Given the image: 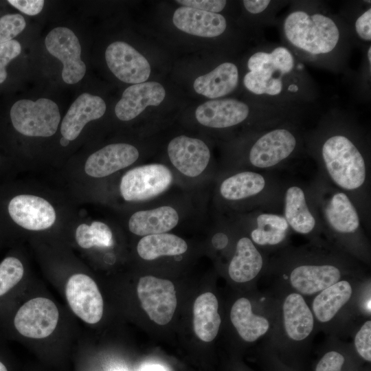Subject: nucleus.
<instances>
[{"label":"nucleus","mask_w":371,"mask_h":371,"mask_svg":"<svg viewBox=\"0 0 371 371\" xmlns=\"http://www.w3.org/2000/svg\"><path fill=\"white\" fill-rule=\"evenodd\" d=\"M58 317L54 302L45 297H36L19 308L14 318V325L24 337L43 339L54 332Z\"/></svg>","instance_id":"obj_9"},{"label":"nucleus","mask_w":371,"mask_h":371,"mask_svg":"<svg viewBox=\"0 0 371 371\" xmlns=\"http://www.w3.org/2000/svg\"><path fill=\"white\" fill-rule=\"evenodd\" d=\"M166 91L157 82H144L127 87L115 107L117 117L122 121L134 119L148 106H158L164 99Z\"/></svg>","instance_id":"obj_16"},{"label":"nucleus","mask_w":371,"mask_h":371,"mask_svg":"<svg viewBox=\"0 0 371 371\" xmlns=\"http://www.w3.org/2000/svg\"><path fill=\"white\" fill-rule=\"evenodd\" d=\"M24 268L16 257L8 256L0 262V297L8 293L22 279Z\"/></svg>","instance_id":"obj_32"},{"label":"nucleus","mask_w":371,"mask_h":371,"mask_svg":"<svg viewBox=\"0 0 371 371\" xmlns=\"http://www.w3.org/2000/svg\"><path fill=\"white\" fill-rule=\"evenodd\" d=\"M352 293L351 284L347 280H339L320 291L312 303L317 319L322 323L331 320L348 302Z\"/></svg>","instance_id":"obj_28"},{"label":"nucleus","mask_w":371,"mask_h":371,"mask_svg":"<svg viewBox=\"0 0 371 371\" xmlns=\"http://www.w3.org/2000/svg\"><path fill=\"white\" fill-rule=\"evenodd\" d=\"M290 227L282 214L258 212L254 218L250 239L259 246L273 247L282 243L287 238Z\"/></svg>","instance_id":"obj_25"},{"label":"nucleus","mask_w":371,"mask_h":371,"mask_svg":"<svg viewBox=\"0 0 371 371\" xmlns=\"http://www.w3.org/2000/svg\"><path fill=\"white\" fill-rule=\"evenodd\" d=\"M270 54L272 63L278 72L285 74L292 70L294 65L293 58L286 48L276 47Z\"/></svg>","instance_id":"obj_36"},{"label":"nucleus","mask_w":371,"mask_h":371,"mask_svg":"<svg viewBox=\"0 0 371 371\" xmlns=\"http://www.w3.org/2000/svg\"><path fill=\"white\" fill-rule=\"evenodd\" d=\"M105 59L111 71L124 82L142 83L150 74V66L146 58L125 42L110 44L105 52Z\"/></svg>","instance_id":"obj_11"},{"label":"nucleus","mask_w":371,"mask_h":371,"mask_svg":"<svg viewBox=\"0 0 371 371\" xmlns=\"http://www.w3.org/2000/svg\"><path fill=\"white\" fill-rule=\"evenodd\" d=\"M176 2L185 7L214 13L222 11L227 3L223 0H177Z\"/></svg>","instance_id":"obj_38"},{"label":"nucleus","mask_w":371,"mask_h":371,"mask_svg":"<svg viewBox=\"0 0 371 371\" xmlns=\"http://www.w3.org/2000/svg\"><path fill=\"white\" fill-rule=\"evenodd\" d=\"M263 266V256L255 244L248 237L240 238L228 267L231 279L239 283L249 282L259 274Z\"/></svg>","instance_id":"obj_22"},{"label":"nucleus","mask_w":371,"mask_h":371,"mask_svg":"<svg viewBox=\"0 0 371 371\" xmlns=\"http://www.w3.org/2000/svg\"><path fill=\"white\" fill-rule=\"evenodd\" d=\"M368 60H369V63L371 62V47H370L368 50Z\"/></svg>","instance_id":"obj_47"},{"label":"nucleus","mask_w":371,"mask_h":371,"mask_svg":"<svg viewBox=\"0 0 371 371\" xmlns=\"http://www.w3.org/2000/svg\"><path fill=\"white\" fill-rule=\"evenodd\" d=\"M355 346L359 355L367 361H371V321L366 322L357 333Z\"/></svg>","instance_id":"obj_35"},{"label":"nucleus","mask_w":371,"mask_h":371,"mask_svg":"<svg viewBox=\"0 0 371 371\" xmlns=\"http://www.w3.org/2000/svg\"><path fill=\"white\" fill-rule=\"evenodd\" d=\"M216 297L210 292L200 295L193 306V326L196 335L205 342L216 337L221 325Z\"/></svg>","instance_id":"obj_26"},{"label":"nucleus","mask_w":371,"mask_h":371,"mask_svg":"<svg viewBox=\"0 0 371 371\" xmlns=\"http://www.w3.org/2000/svg\"><path fill=\"white\" fill-rule=\"evenodd\" d=\"M344 357L337 351L326 352L318 362L315 371H341Z\"/></svg>","instance_id":"obj_39"},{"label":"nucleus","mask_w":371,"mask_h":371,"mask_svg":"<svg viewBox=\"0 0 371 371\" xmlns=\"http://www.w3.org/2000/svg\"><path fill=\"white\" fill-rule=\"evenodd\" d=\"M25 18L20 14L7 13L0 16V44L14 40L25 28Z\"/></svg>","instance_id":"obj_33"},{"label":"nucleus","mask_w":371,"mask_h":371,"mask_svg":"<svg viewBox=\"0 0 371 371\" xmlns=\"http://www.w3.org/2000/svg\"><path fill=\"white\" fill-rule=\"evenodd\" d=\"M65 295L72 311L88 324H96L103 314V300L95 281L83 273L72 275L66 284Z\"/></svg>","instance_id":"obj_10"},{"label":"nucleus","mask_w":371,"mask_h":371,"mask_svg":"<svg viewBox=\"0 0 371 371\" xmlns=\"http://www.w3.org/2000/svg\"><path fill=\"white\" fill-rule=\"evenodd\" d=\"M172 21L179 30L202 37L218 36L227 26L225 17L220 14L185 6L175 11Z\"/></svg>","instance_id":"obj_20"},{"label":"nucleus","mask_w":371,"mask_h":371,"mask_svg":"<svg viewBox=\"0 0 371 371\" xmlns=\"http://www.w3.org/2000/svg\"><path fill=\"white\" fill-rule=\"evenodd\" d=\"M76 240L83 249L94 246L107 247L113 245V235L107 225L99 221L93 222L91 225H80L76 231Z\"/></svg>","instance_id":"obj_30"},{"label":"nucleus","mask_w":371,"mask_h":371,"mask_svg":"<svg viewBox=\"0 0 371 371\" xmlns=\"http://www.w3.org/2000/svg\"><path fill=\"white\" fill-rule=\"evenodd\" d=\"M69 140L67 139L66 138L62 137L60 141V143L61 146H66L69 144Z\"/></svg>","instance_id":"obj_45"},{"label":"nucleus","mask_w":371,"mask_h":371,"mask_svg":"<svg viewBox=\"0 0 371 371\" xmlns=\"http://www.w3.org/2000/svg\"><path fill=\"white\" fill-rule=\"evenodd\" d=\"M243 5L246 10L252 14L263 12L270 3L269 0H244Z\"/></svg>","instance_id":"obj_42"},{"label":"nucleus","mask_w":371,"mask_h":371,"mask_svg":"<svg viewBox=\"0 0 371 371\" xmlns=\"http://www.w3.org/2000/svg\"><path fill=\"white\" fill-rule=\"evenodd\" d=\"M297 146V137L290 130L275 128L256 140L249 151L248 161L256 169H275L292 156Z\"/></svg>","instance_id":"obj_6"},{"label":"nucleus","mask_w":371,"mask_h":371,"mask_svg":"<svg viewBox=\"0 0 371 371\" xmlns=\"http://www.w3.org/2000/svg\"><path fill=\"white\" fill-rule=\"evenodd\" d=\"M188 245L181 238L172 234H158L144 236L138 243L139 256L152 260L164 256H176L185 253Z\"/></svg>","instance_id":"obj_29"},{"label":"nucleus","mask_w":371,"mask_h":371,"mask_svg":"<svg viewBox=\"0 0 371 371\" xmlns=\"http://www.w3.org/2000/svg\"><path fill=\"white\" fill-rule=\"evenodd\" d=\"M142 308L151 320L159 325L170 322L177 307V297L173 283L152 276L142 277L137 286Z\"/></svg>","instance_id":"obj_7"},{"label":"nucleus","mask_w":371,"mask_h":371,"mask_svg":"<svg viewBox=\"0 0 371 371\" xmlns=\"http://www.w3.org/2000/svg\"><path fill=\"white\" fill-rule=\"evenodd\" d=\"M284 30L293 45L312 54L330 52L339 39L336 23L322 14L291 12L284 21Z\"/></svg>","instance_id":"obj_2"},{"label":"nucleus","mask_w":371,"mask_h":371,"mask_svg":"<svg viewBox=\"0 0 371 371\" xmlns=\"http://www.w3.org/2000/svg\"><path fill=\"white\" fill-rule=\"evenodd\" d=\"M228 243L227 236L223 233H217L212 238V244L216 249L224 248Z\"/></svg>","instance_id":"obj_43"},{"label":"nucleus","mask_w":371,"mask_h":371,"mask_svg":"<svg viewBox=\"0 0 371 371\" xmlns=\"http://www.w3.org/2000/svg\"><path fill=\"white\" fill-rule=\"evenodd\" d=\"M221 196L229 201L260 199L270 208L282 201L283 192L269 176L245 170L225 179L220 185Z\"/></svg>","instance_id":"obj_4"},{"label":"nucleus","mask_w":371,"mask_h":371,"mask_svg":"<svg viewBox=\"0 0 371 371\" xmlns=\"http://www.w3.org/2000/svg\"><path fill=\"white\" fill-rule=\"evenodd\" d=\"M48 52L63 64L62 78L68 85L80 81L85 75L86 65L81 60V46L74 32L66 27H57L46 36Z\"/></svg>","instance_id":"obj_8"},{"label":"nucleus","mask_w":371,"mask_h":371,"mask_svg":"<svg viewBox=\"0 0 371 371\" xmlns=\"http://www.w3.org/2000/svg\"><path fill=\"white\" fill-rule=\"evenodd\" d=\"M230 319L240 337L248 342L257 340L269 328V321L254 314L250 301L245 297H240L234 303Z\"/></svg>","instance_id":"obj_27"},{"label":"nucleus","mask_w":371,"mask_h":371,"mask_svg":"<svg viewBox=\"0 0 371 371\" xmlns=\"http://www.w3.org/2000/svg\"><path fill=\"white\" fill-rule=\"evenodd\" d=\"M0 371H8L5 364L0 360Z\"/></svg>","instance_id":"obj_46"},{"label":"nucleus","mask_w":371,"mask_h":371,"mask_svg":"<svg viewBox=\"0 0 371 371\" xmlns=\"http://www.w3.org/2000/svg\"><path fill=\"white\" fill-rule=\"evenodd\" d=\"M21 50V45L16 39L0 44V86L8 80L6 66L19 56Z\"/></svg>","instance_id":"obj_34"},{"label":"nucleus","mask_w":371,"mask_h":371,"mask_svg":"<svg viewBox=\"0 0 371 371\" xmlns=\"http://www.w3.org/2000/svg\"><path fill=\"white\" fill-rule=\"evenodd\" d=\"M139 157L137 149L128 144L107 145L91 154L85 165V172L93 177H104L133 164Z\"/></svg>","instance_id":"obj_15"},{"label":"nucleus","mask_w":371,"mask_h":371,"mask_svg":"<svg viewBox=\"0 0 371 371\" xmlns=\"http://www.w3.org/2000/svg\"><path fill=\"white\" fill-rule=\"evenodd\" d=\"M341 278V271L330 263L302 264L290 273L291 286L304 295H313L335 284Z\"/></svg>","instance_id":"obj_19"},{"label":"nucleus","mask_w":371,"mask_h":371,"mask_svg":"<svg viewBox=\"0 0 371 371\" xmlns=\"http://www.w3.org/2000/svg\"><path fill=\"white\" fill-rule=\"evenodd\" d=\"M172 175L163 164H152L134 168L122 177L120 193L127 201L150 199L164 192L172 181Z\"/></svg>","instance_id":"obj_5"},{"label":"nucleus","mask_w":371,"mask_h":371,"mask_svg":"<svg viewBox=\"0 0 371 371\" xmlns=\"http://www.w3.org/2000/svg\"><path fill=\"white\" fill-rule=\"evenodd\" d=\"M249 71L268 72L273 74L278 72L272 63L270 53L258 52L254 54L248 60Z\"/></svg>","instance_id":"obj_37"},{"label":"nucleus","mask_w":371,"mask_h":371,"mask_svg":"<svg viewBox=\"0 0 371 371\" xmlns=\"http://www.w3.org/2000/svg\"><path fill=\"white\" fill-rule=\"evenodd\" d=\"M8 115L14 129L28 137H50L60 122L58 105L45 98L18 100L10 107Z\"/></svg>","instance_id":"obj_3"},{"label":"nucleus","mask_w":371,"mask_h":371,"mask_svg":"<svg viewBox=\"0 0 371 371\" xmlns=\"http://www.w3.org/2000/svg\"><path fill=\"white\" fill-rule=\"evenodd\" d=\"M282 310L288 337L294 341L305 339L313 329L314 319L303 297L297 293L289 294L284 300Z\"/></svg>","instance_id":"obj_21"},{"label":"nucleus","mask_w":371,"mask_h":371,"mask_svg":"<svg viewBox=\"0 0 371 371\" xmlns=\"http://www.w3.org/2000/svg\"><path fill=\"white\" fill-rule=\"evenodd\" d=\"M168 154L172 165L190 177L201 175L210 159L209 148L202 140L186 135L176 137L170 142Z\"/></svg>","instance_id":"obj_14"},{"label":"nucleus","mask_w":371,"mask_h":371,"mask_svg":"<svg viewBox=\"0 0 371 371\" xmlns=\"http://www.w3.org/2000/svg\"><path fill=\"white\" fill-rule=\"evenodd\" d=\"M282 204V215L295 232L308 236L322 229L308 192L302 186H287L283 191Z\"/></svg>","instance_id":"obj_12"},{"label":"nucleus","mask_w":371,"mask_h":371,"mask_svg":"<svg viewBox=\"0 0 371 371\" xmlns=\"http://www.w3.org/2000/svg\"><path fill=\"white\" fill-rule=\"evenodd\" d=\"M11 219L28 230H43L53 225L56 212L45 199L34 195L20 194L14 196L8 204Z\"/></svg>","instance_id":"obj_13"},{"label":"nucleus","mask_w":371,"mask_h":371,"mask_svg":"<svg viewBox=\"0 0 371 371\" xmlns=\"http://www.w3.org/2000/svg\"><path fill=\"white\" fill-rule=\"evenodd\" d=\"M106 104L98 95L80 94L71 104L63 119L60 133L69 141L74 140L89 122L100 118L106 111Z\"/></svg>","instance_id":"obj_18"},{"label":"nucleus","mask_w":371,"mask_h":371,"mask_svg":"<svg viewBox=\"0 0 371 371\" xmlns=\"http://www.w3.org/2000/svg\"><path fill=\"white\" fill-rule=\"evenodd\" d=\"M238 81L237 67L232 63H223L210 73L199 76L194 82V89L207 98H217L234 91Z\"/></svg>","instance_id":"obj_24"},{"label":"nucleus","mask_w":371,"mask_h":371,"mask_svg":"<svg viewBox=\"0 0 371 371\" xmlns=\"http://www.w3.org/2000/svg\"><path fill=\"white\" fill-rule=\"evenodd\" d=\"M144 371H166V370L159 366H152L146 368Z\"/></svg>","instance_id":"obj_44"},{"label":"nucleus","mask_w":371,"mask_h":371,"mask_svg":"<svg viewBox=\"0 0 371 371\" xmlns=\"http://www.w3.org/2000/svg\"><path fill=\"white\" fill-rule=\"evenodd\" d=\"M7 3L23 14L34 16L41 12L45 1L43 0H8Z\"/></svg>","instance_id":"obj_40"},{"label":"nucleus","mask_w":371,"mask_h":371,"mask_svg":"<svg viewBox=\"0 0 371 371\" xmlns=\"http://www.w3.org/2000/svg\"><path fill=\"white\" fill-rule=\"evenodd\" d=\"M355 29L359 36L370 41L371 40V9L363 12L355 22Z\"/></svg>","instance_id":"obj_41"},{"label":"nucleus","mask_w":371,"mask_h":371,"mask_svg":"<svg viewBox=\"0 0 371 371\" xmlns=\"http://www.w3.org/2000/svg\"><path fill=\"white\" fill-rule=\"evenodd\" d=\"M179 222V214L172 207L161 206L135 212L128 221L129 230L138 236L166 233Z\"/></svg>","instance_id":"obj_23"},{"label":"nucleus","mask_w":371,"mask_h":371,"mask_svg":"<svg viewBox=\"0 0 371 371\" xmlns=\"http://www.w3.org/2000/svg\"><path fill=\"white\" fill-rule=\"evenodd\" d=\"M322 176L332 186L346 192L357 207L368 183V164L355 144L346 135L328 137L320 150Z\"/></svg>","instance_id":"obj_1"},{"label":"nucleus","mask_w":371,"mask_h":371,"mask_svg":"<svg viewBox=\"0 0 371 371\" xmlns=\"http://www.w3.org/2000/svg\"><path fill=\"white\" fill-rule=\"evenodd\" d=\"M248 106L239 100L225 98L205 102L195 111L197 121L203 126L225 128L237 125L247 119Z\"/></svg>","instance_id":"obj_17"},{"label":"nucleus","mask_w":371,"mask_h":371,"mask_svg":"<svg viewBox=\"0 0 371 371\" xmlns=\"http://www.w3.org/2000/svg\"><path fill=\"white\" fill-rule=\"evenodd\" d=\"M275 74L262 72L249 71L244 77L245 87L251 92L257 94L278 95L282 89V81Z\"/></svg>","instance_id":"obj_31"}]
</instances>
